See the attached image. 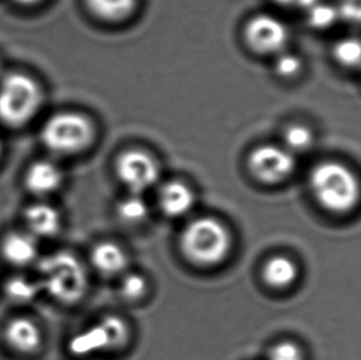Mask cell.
Returning a JSON list of instances; mask_svg holds the SVG:
<instances>
[{
    "label": "cell",
    "mask_w": 361,
    "mask_h": 360,
    "mask_svg": "<svg viewBox=\"0 0 361 360\" xmlns=\"http://www.w3.org/2000/svg\"><path fill=\"white\" fill-rule=\"evenodd\" d=\"M128 328L116 316L104 317L98 323L71 338L68 349L73 356H89L100 352L113 351L126 342Z\"/></svg>",
    "instance_id": "obj_6"
},
{
    "label": "cell",
    "mask_w": 361,
    "mask_h": 360,
    "mask_svg": "<svg viewBox=\"0 0 361 360\" xmlns=\"http://www.w3.org/2000/svg\"><path fill=\"white\" fill-rule=\"evenodd\" d=\"M116 174L131 194L142 195L158 183L161 169L149 153L128 150L118 157Z\"/></svg>",
    "instance_id": "obj_8"
},
{
    "label": "cell",
    "mask_w": 361,
    "mask_h": 360,
    "mask_svg": "<svg viewBox=\"0 0 361 360\" xmlns=\"http://www.w3.org/2000/svg\"><path fill=\"white\" fill-rule=\"evenodd\" d=\"M181 249L192 263L214 265L227 257L231 236L220 221L212 217L194 220L183 231Z\"/></svg>",
    "instance_id": "obj_3"
},
{
    "label": "cell",
    "mask_w": 361,
    "mask_h": 360,
    "mask_svg": "<svg viewBox=\"0 0 361 360\" xmlns=\"http://www.w3.org/2000/svg\"><path fill=\"white\" fill-rule=\"evenodd\" d=\"M333 56L343 67L357 68L360 64V41L355 37L339 40L337 44H334Z\"/></svg>",
    "instance_id": "obj_20"
},
{
    "label": "cell",
    "mask_w": 361,
    "mask_h": 360,
    "mask_svg": "<svg viewBox=\"0 0 361 360\" xmlns=\"http://www.w3.org/2000/svg\"><path fill=\"white\" fill-rule=\"evenodd\" d=\"M306 11H307L308 24L314 29H328L339 20L336 5L324 3V1L321 3L319 0L311 5Z\"/></svg>",
    "instance_id": "obj_21"
},
{
    "label": "cell",
    "mask_w": 361,
    "mask_h": 360,
    "mask_svg": "<svg viewBox=\"0 0 361 360\" xmlns=\"http://www.w3.org/2000/svg\"><path fill=\"white\" fill-rule=\"evenodd\" d=\"M118 217L126 224H141L149 215V208L141 195L131 194L118 205Z\"/></svg>",
    "instance_id": "obj_19"
},
{
    "label": "cell",
    "mask_w": 361,
    "mask_h": 360,
    "mask_svg": "<svg viewBox=\"0 0 361 360\" xmlns=\"http://www.w3.org/2000/svg\"><path fill=\"white\" fill-rule=\"evenodd\" d=\"M42 292L39 280H31L27 277H14L5 285V294L11 301L16 304H30L35 301Z\"/></svg>",
    "instance_id": "obj_18"
},
{
    "label": "cell",
    "mask_w": 361,
    "mask_h": 360,
    "mask_svg": "<svg viewBox=\"0 0 361 360\" xmlns=\"http://www.w3.org/2000/svg\"><path fill=\"white\" fill-rule=\"evenodd\" d=\"M0 155H1V143H0Z\"/></svg>",
    "instance_id": "obj_29"
},
{
    "label": "cell",
    "mask_w": 361,
    "mask_h": 360,
    "mask_svg": "<svg viewBox=\"0 0 361 360\" xmlns=\"http://www.w3.org/2000/svg\"><path fill=\"white\" fill-rule=\"evenodd\" d=\"M24 184L31 194L37 196L52 194L63 184V173L54 162L36 161L25 173Z\"/></svg>",
    "instance_id": "obj_11"
},
{
    "label": "cell",
    "mask_w": 361,
    "mask_h": 360,
    "mask_svg": "<svg viewBox=\"0 0 361 360\" xmlns=\"http://www.w3.org/2000/svg\"><path fill=\"white\" fill-rule=\"evenodd\" d=\"M283 142L288 152L293 155L307 151L312 146L313 133L310 128L303 125H293L283 132Z\"/></svg>",
    "instance_id": "obj_22"
},
{
    "label": "cell",
    "mask_w": 361,
    "mask_h": 360,
    "mask_svg": "<svg viewBox=\"0 0 361 360\" xmlns=\"http://www.w3.org/2000/svg\"><path fill=\"white\" fill-rule=\"evenodd\" d=\"M268 360H302V353L293 342H280L269 352Z\"/></svg>",
    "instance_id": "obj_25"
},
{
    "label": "cell",
    "mask_w": 361,
    "mask_h": 360,
    "mask_svg": "<svg viewBox=\"0 0 361 360\" xmlns=\"http://www.w3.org/2000/svg\"><path fill=\"white\" fill-rule=\"evenodd\" d=\"M159 206L169 217H181L189 214L195 204V195L181 181H169L159 191Z\"/></svg>",
    "instance_id": "obj_14"
},
{
    "label": "cell",
    "mask_w": 361,
    "mask_h": 360,
    "mask_svg": "<svg viewBox=\"0 0 361 360\" xmlns=\"http://www.w3.org/2000/svg\"><path fill=\"white\" fill-rule=\"evenodd\" d=\"M41 137L44 146L56 155H75L93 142V124L77 112H59L44 124Z\"/></svg>",
    "instance_id": "obj_4"
},
{
    "label": "cell",
    "mask_w": 361,
    "mask_h": 360,
    "mask_svg": "<svg viewBox=\"0 0 361 360\" xmlns=\"http://www.w3.org/2000/svg\"><path fill=\"white\" fill-rule=\"evenodd\" d=\"M336 8L339 19L348 24H359L361 14L360 0H339Z\"/></svg>",
    "instance_id": "obj_26"
},
{
    "label": "cell",
    "mask_w": 361,
    "mask_h": 360,
    "mask_svg": "<svg viewBox=\"0 0 361 360\" xmlns=\"http://www.w3.org/2000/svg\"><path fill=\"white\" fill-rule=\"evenodd\" d=\"M244 39L255 54H281L288 46L290 31L283 20L269 14L255 15L244 28Z\"/></svg>",
    "instance_id": "obj_7"
},
{
    "label": "cell",
    "mask_w": 361,
    "mask_h": 360,
    "mask_svg": "<svg viewBox=\"0 0 361 360\" xmlns=\"http://www.w3.org/2000/svg\"><path fill=\"white\" fill-rule=\"evenodd\" d=\"M310 185L318 203L337 214L352 210L359 200L357 178L338 162H323L314 167L310 176Z\"/></svg>",
    "instance_id": "obj_2"
},
{
    "label": "cell",
    "mask_w": 361,
    "mask_h": 360,
    "mask_svg": "<svg viewBox=\"0 0 361 360\" xmlns=\"http://www.w3.org/2000/svg\"><path fill=\"white\" fill-rule=\"evenodd\" d=\"M283 6L290 8H300V9L307 10L311 5L314 4L317 0H274Z\"/></svg>",
    "instance_id": "obj_27"
},
{
    "label": "cell",
    "mask_w": 361,
    "mask_h": 360,
    "mask_svg": "<svg viewBox=\"0 0 361 360\" xmlns=\"http://www.w3.org/2000/svg\"><path fill=\"white\" fill-rule=\"evenodd\" d=\"M16 3H20V4L24 5H31L35 4V3H37L39 0H15Z\"/></svg>",
    "instance_id": "obj_28"
},
{
    "label": "cell",
    "mask_w": 361,
    "mask_h": 360,
    "mask_svg": "<svg viewBox=\"0 0 361 360\" xmlns=\"http://www.w3.org/2000/svg\"><path fill=\"white\" fill-rule=\"evenodd\" d=\"M302 59L293 52H288L286 49L281 54H276L274 64V71L280 78L293 79L302 72Z\"/></svg>",
    "instance_id": "obj_23"
},
{
    "label": "cell",
    "mask_w": 361,
    "mask_h": 360,
    "mask_svg": "<svg viewBox=\"0 0 361 360\" xmlns=\"http://www.w3.org/2000/svg\"><path fill=\"white\" fill-rule=\"evenodd\" d=\"M39 275L42 292L59 304H77L88 290L87 270L68 251H57L41 259Z\"/></svg>",
    "instance_id": "obj_1"
},
{
    "label": "cell",
    "mask_w": 361,
    "mask_h": 360,
    "mask_svg": "<svg viewBox=\"0 0 361 360\" xmlns=\"http://www.w3.org/2000/svg\"><path fill=\"white\" fill-rule=\"evenodd\" d=\"M24 221L32 237L49 239L59 234L62 216L57 208L46 203L30 205L24 211Z\"/></svg>",
    "instance_id": "obj_10"
},
{
    "label": "cell",
    "mask_w": 361,
    "mask_h": 360,
    "mask_svg": "<svg viewBox=\"0 0 361 360\" xmlns=\"http://www.w3.org/2000/svg\"><path fill=\"white\" fill-rule=\"evenodd\" d=\"M138 0H87L89 10L104 21H122L136 10Z\"/></svg>",
    "instance_id": "obj_17"
},
{
    "label": "cell",
    "mask_w": 361,
    "mask_h": 360,
    "mask_svg": "<svg viewBox=\"0 0 361 360\" xmlns=\"http://www.w3.org/2000/svg\"><path fill=\"white\" fill-rule=\"evenodd\" d=\"M0 252L8 263L15 267H25L36 260L39 248L36 239L31 234L10 232L1 241Z\"/></svg>",
    "instance_id": "obj_13"
},
{
    "label": "cell",
    "mask_w": 361,
    "mask_h": 360,
    "mask_svg": "<svg viewBox=\"0 0 361 360\" xmlns=\"http://www.w3.org/2000/svg\"><path fill=\"white\" fill-rule=\"evenodd\" d=\"M5 341L14 351L31 354L42 344V332L36 322L27 317H16L8 322L4 331Z\"/></svg>",
    "instance_id": "obj_12"
},
{
    "label": "cell",
    "mask_w": 361,
    "mask_h": 360,
    "mask_svg": "<svg viewBox=\"0 0 361 360\" xmlns=\"http://www.w3.org/2000/svg\"><path fill=\"white\" fill-rule=\"evenodd\" d=\"M90 260L99 272L104 275H115L127 267L126 253L113 242H102L94 247Z\"/></svg>",
    "instance_id": "obj_15"
},
{
    "label": "cell",
    "mask_w": 361,
    "mask_h": 360,
    "mask_svg": "<svg viewBox=\"0 0 361 360\" xmlns=\"http://www.w3.org/2000/svg\"><path fill=\"white\" fill-rule=\"evenodd\" d=\"M298 275V267L293 260L276 256L269 259L263 269V277L265 282L275 289H283L295 282Z\"/></svg>",
    "instance_id": "obj_16"
},
{
    "label": "cell",
    "mask_w": 361,
    "mask_h": 360,
    "mask_svg": "<svg viewBox=\"0 0 361 360\" xmlns=\"http://www.w3.org/2000/svg\"><path fill=\"white\" fill-rule=\"evenodd\" d=\"M41 100L42 94L34 79L9 74L0 83V120L9 126H21L35 116Z\"/></svg>",
    "instance_id": "obj_5"
},
{
    "label": "cell",
    "mask_w": 361,
    "mask_h": 360,
    "mask_svg": "<svg viewBox=\"0 0 361 360\" xmlns=\"http://www.w3.org/2000/svg\"><path fill=\"white\" fill-rule=\"evenodd\" d=\"M147 290V282L145 277H142L138 272H130L126 277L122 279L121 285H120V292L122 296L126 300H138L141 299Z\"/></svg>",
    "instance_id": "obj_24"
},
{
    "label": "cell",
    "mask_w": 361,
    "mask_h": 360,
    "mask_svg": "<svg viewBox=\"0 0 361 360\" xmlns=\"http://www.w3.org/2000/svg\"><path fill=\"white\" fill-rule=\"evenodd\" d=\"M248 167L257 179L267 184H276L293 174L296 161L286 148L264 145L250 153Z\"/></svg>",
    "instance_id": "obj_9"
}]
</instances>
